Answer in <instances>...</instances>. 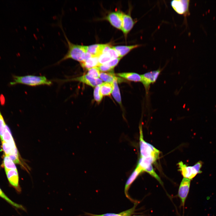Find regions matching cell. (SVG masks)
<instances>
[{"label": "cell", "mask_w": 216, "mask_h": 216, "mask_svg": "<svg viewBox=\"0 0 216 216\" xmlns=\"http://www.w3.org/2000/svg\"><path fill=\"white\" fill-rule=\"evenodd\" d=\"M67 42L68 50L67 53L58 62H60L68 59H72L82 63L92 57L86 51V46L75 44L71 42L64 32Z\"/></svg>", "instance_id": "6da1fadb"}, {"label": "cell", "mask_w": 216, "mask_h": 216, "mask_svg": "<svg viewBox=\"0 0 216 216\" xmlns=\"http://www.w3.org/2000/svg\"><path fill=\"white\" fill-rule=\"evenodd\" d=\"M139 129L140 157L149 160L152 164L154 163L158 159L160 152L144 140L141 124L140 125Z\"/></svg>", "instance_id": "7a4b0ae2"}, {"label": "cell", "mask_w": 216, "mask_h": 216, "mask_svg": "<svg viewBox=\"0 0 216 216\" xmlns=\"http://www.w3.org/2000/svg\"><path fill=\"white\" fill-rule=\"evenodd\" d=\"M13 81L10 85L20 84L29 86H35L41 85H50L52 82L44 76L28 75L24 76H14Z\"/></svg>", "instance_id": "3957f363"}, {"label": "cell", "mask_w": 216, "mask_h": 216, "mask_svg": "<svg viewBox=\"0 0 216 216\" xmlns=\"http://www.w3.org/2000/svg\"><path fill=\"white\" fill-rule=\"evenodd\" d=\"M162 69L159 68L156 70L152 71L141 75V82L145 88L146 94H148L150 85L154 83L161 72Z\"/></svg>", "instance_id": "277c9868"}, {"label": "cell", "mask_w": 216, "mask_h": 216, "mask_svg": "<svg viewBox=\"0 0 216 216\" xmlns=\"http://www.w3.org/2000/svg\"><path fill=\"white\" fill-rule=\"evenodd\" d=\"M189 0H174L171 2L173 10L178 14L185 16L190 15Z\"/></svg>", "instance_id": "5b68a950"}, {"label": "cell", "mask_w": 216, "mask_h": 216, "mask_svg": "<svg viewBox=\"0 0 216 216\" xmlns=\"http://www.w3.org/2000/svg\"><path fill=\"white\" fill-rule=\"evenodd\" d=\"M152 163L148 160L140 157L137 165L142 170L146 172L156 179L161 184L163 183L160 177L154 170L152 164Z\"/></svg>", "instance_id": "8992f818"}, {"label": "cell", "mask_w": 216, "mask_h": 216, "mask_svg": "<svg viewBox=\"0 0 216 216\" xmlns=\"http://www.w3.org/2000/svg\"><path fill=\"white\" fill-rule=\"evenodd\" d=\"M75 81L82 82L92 87H96L103 83L102 80L99 78H94L87 74L81 76L66 80L64 81Z\"/></svg>", "instance_id": "52a82bcc"}, {"label": "cell", "mask_w": 216, "mask_h": 216, "mask_svg": "<svg viewBox=\"0 0 216 216\" xmlns=\"http://www.w3.org/2000/svg\"><path fill=\"white\" fill-rule=\"evenodd\" d=\"M123 12L120 11L109 13L106 19L114 27L122 30V26Z\"/></svg>", "instance_id": "ba28073f"}, {"label": "cell", "mask_w": 216, "mask_h": 216, "mask_svg": "<svg viewBox=\"0 0 216 216\" xmlns=\"http://www.w3.org/2000/svg\"><path fill=\"white\" fill-rule=\"evenodd\" d=\"M190 183V180L184 178L179 186L178 196L181 200V204L183 207L189 192Z\"/></svg>", "instance_id": "9c48e42d"}, {"label": "cell", "mask_w": 216, "mask_h": 216, "mask_svg": "<svg viewBox=\"0 0 216 216\" xmlns=\"http://www.w3.org/2000/svg\"><path fill=\"white\" fill-rule=\"evenodd\" d=\"M5 172L10 184L17 193H21V189L19 184V176L17 170H7Z\"/></svg>", "instance_id": "30bf717a"}, {"label": "cell", "mask_w": 216, "mask_h": 216, "mask_svg": "<svg viewBox=\"0 0 216 216\" xmlns=\"http://www.w3.org/2000/svg\"><path fill=\"white\" fill-rule=\"evenodd\" d=\"M179 170L184 178L191 180L196 175L199 173L194 166H188L184 164L182 161H180L178 164Z\"/></svg>", "instance_id": "8fae6325"}, {"label": "cell", "mask_w": 216, "mask_h": 216, "mask_svg": "<svg viewBox=\"0 0 216 216\" xmlns=\"http://www.w3.org/2000/svg\"><path fill=\"white\" fill-rule=\"evenodd\" d=\"M123 23L122 30L124 34L127 35L132 29L136 21L134 20L130 15L123 13Z\"/></svg>", "instance_id": "7c38bea8"}, {"label": "cell", "mask_w": 216, "mask_h": 216, "mask_svg": "<svg viewBox=\"0 0 216 216\" xmlns=\"http://www.w3.org/2000/svg\"><path fill=\"white\" fill-rule=\"evenodd\" d=\"M143 172L142 169L137 165L135 170L127 179L124 188V193L126 197L129 198L128 190L132 183L141 172Z\"/></svg>", "instance_id": "4fadbf2b"}, {"label": "cell", "mask_w": 216, "mask_h": 216, "mask_svg": "<svg viewBox=\"0 0 216 216\" xmlns=\"http://www.w3.org/2000/svg\"><path fill=\"white\" fill-rule=\"evenodd\" d=\"M137 203H135L133 207L130 209L118 213H107L102 214H96L86 213V215L89 216H130L134 213Z\"/></svg>", "instance_id": "5bb4252c"}, {"label": "cell", "mask_w": 216, "mask_h": 216, "mask_svg": "<svg viewBox=\"0 0 216 216\" xmlns=\"http://www.w3.org/2000/svg\"><path fill=\"white\" fill-rule=\"evenodd\" d=\"M141 46L140 44H136L130 46H112L116 51L121 58L125 56L132 50Z\"/></svg>", "instance_id": "9a60e30c"}, {"label": "cell", "mask_w": 216, "mask_h": 216, "mask_svg": "<svg viewBox=\"0 0 216 216\" xmlns=\"http://www.w3.org/2000/svg\"><path fill=\"white\" fill-rule=\"evenodd\" d=\"M104 44H94L86 46L87 52L90 53L92 57H98L102 54Z\"/></svg>", "instance_id": "2e32d148"}, {"label": "cell", "mask_w": 216, "mask_h": 216, "mask_svg": "<svg viewBox=\"0 0 216 216\" xmlns=\"http://www.w3.org/2000/svg\"><path fill=\"white\" fill-rule=\"evenodd\" d=\"M99 77L102 80L109 83H112L115 81L119 83L123 81L122 79L116 76L112 73L101 72L100 73Z\"/></svg>", "instance_id": "e0dca14e"}, {"label": "cell", "mask_w": 216, "mask_h": 216, "mask_svg": "<svg viewBox=\"0 0 216 216\" xmlns=\"http://www.w3.org/2000/svg\"><path fill=\"white\" fill-rule=\"evenodd\" d=\"M117 76L134 82H141V75L134 72L122 73L116 74Z\"/></svg>", "instance_id": "ac0fdd59"}, {"label": "cell", "mask_w": 216, "mask_h": 216, "mask_svg": "<svg viewBox=\"0 0 216 216\" xmlns=\"http://www.w3.org/2000/svg\"><path fill=\"white\" fill-rule=\"evenodd\" d=\"M8 143L13 149L17 148L9 128L6 124L3 137V141Z\"/></svg>", "instance_id": "d6986e66"}, {"label": "cell", "mask_w": 216, "mask_h": 216, "mask_svg": "<svg viewBox=\"0 0 216 216\" xmlns=\"http://www.w3.org/2000/svg\"><path fill=\"white\" fill-rule=\"evenodd\" d=\"M98 57H92L84 62L80 63L82 68L86 70L97 67L99 65Z\"/></svg>", "instance_id": "ffe728a7"}, {"label": "cell", "mask_w": 216, "mask_h": 216, "mask_svg": "<svg viewBox=\"0 0 216 216\" xmlns=\"http://www.w3.org/2000/svg\"><path fill=\"white\" fill-rule=\"evenodd\" d=\"M113 87V83L105 82L100 85V92L103 96H109L112 93Z\"/></svg>", "instance_id": "44dd1931"}, {"label": "cell", "mask_w": 216, "mask_h": 216, "mask_svg": "<svg viewBox=\"0 0 216 216\" xmlns=\"http://www.w3.org/2000/svg\"><path fill=\"white\" fill-rule=\"evenodd\" d=\"M0 197L4 199L10 204L14 207L17 208L21 209L24 211H26L25 208L22 206L14 202L9 198L0 188Z\"/></svg>", "instance_id": "7402d4cb"}, {"label": "cell", "mask_w": 216, "mask_h": 216, "mask_svg": "<svg viewBox=\"0 0 216 216\" xmlns=\"http://www.w3.org/2000/svg\"><path fill=\"white\" fill-rule=\"evenodd\" d=\"M3 164L5 170H17L14 163L8 156H4Z\"/></svg>", "instance_id": "603a6c76"}, {"label": "cell", "mask_w": 216, "mask_h": 216, "mask_svg": "<svg viewBox=\"0 0 216 216\" xmlns=\"http://www.w3.org/2000/svg\"><path fill=\"white\" fill-rule=\"evenodd\" d=\"M117 82L116 81H115L113 82V87L112 93L115 99L119 104L121 105V97Z\"/></svg>", "instance_id": "cb8c5ba5"}, {"label": "cell", "mask_w": 216, "mask_h": 216, "mask_svg": "<svg viewBox=\"0 0 216 216\" xmlns=\"http://www.w3.org/2000/svg\"><path fill=\"white\" fill-rule=\"evenodd\" d=\"M103 96L100 92V85L95 87L94 91V97L95 100L98 103H100L102 99Z\"/></svg>", "instance_id": "d4e9b609"}, {"label": "cell", "mask_w": 216, "mask_h": 216, "mask_svg": "<svg viewBox=\"0 0 216 216\" xmlns=\"http://www.w3.org/2000/svg\"><path fill=\"white\" fill-rule=\"evenodd\" d=\"M112 59L107 53L102 54L98 57L99 66L106 64Z\"/></svg>", "instance_id": "484cf974"}, {"label": "cell", "mask_w": 216, "mask_h": 216, "mask_svg": "<svg viewBox=\"0 0 216 216\" xmlns=\"http://www.w3.org/2000/svg\"><path fill=\"white\" fill-rule=\"evenodd\" d=\"M6 125L3 116L0 111V138L2 141H3V136Z\"/></svg>", "instance_id": "4316f807"}, {"label": "cell", "mask_w": 216, "mask_h": 216, "mask_svg": "<svg viewBox=\"0 0 216 216\" xmlns=\"http://www.w3.org/2000/svg\"><path fill=\"white\" fill-rule=\"evenodd\" d=\"M100 73L99 70L96 67L88 69L87 74L93 78H99Z\"/></svg>", "instance_id": "83f0119b"}, {"label": "cell", "mask_w": 216, "mask_h": 216, "mask_svg": "<svg viewBox=\"0 0 216 216\" xmlns=\"http://www.w3.org/2000/svg\"><path fill=\"white\" fill-rule=\"evenodd\" d=\"M2 147L5 155L7 156H9L12 150L14 149H13L8 143L4 141H2Z\"/></svg>", "instance_id": "f1b7e54d"}, {"label": "cell", "mask_w": 216, "mask_h": 216, "mask_svg": "<svg viewBox=\"0 0 216 216\" xmlns=\"http://www.w3.org/2000/svg\"><path fill=\"white\" fill-rule=\"evenodd\" d=\"M105 53H107L112 59L120 57L117 52L112 46Z\"/></svg>", "instance_id": "f546056e"}, {"label": "cell", "mask_w": 216, "mask_h": 216, "mask_svg": "<svg viewBox=\"0 0 216 216\" xmlns=\"http://www.w3.org/2000/svg\"><path fill=\"white\" fill-rule=\"evenodd\" d=\"M97 67L99 71L103 72L111 71L113 69V68H111L106 64L100 65Z\"/></svg>", "instance_id": "4dcf8cb0"}, {"label": "cell", "mask_w": 216, "mask_h": 216, "mask_svg": "<svg viewBox=\"0 0 216 216\" xmlns=\"http://www.w3.org/2000/svg\"><path fill=\"white\" fill-rule=\"evenodd\" d=\"M122 58L119 57L112 59L107 63L105 64L111 68H113L119 62Z\"/></svg>", "instance_id": "1f68e13d"}, {"label": "cell", "mask_w": 216, "mask_h": 216, "mask_svg": "<svg viewBox=\"0 0 216 216\" xmlns=\"http://www.w3.org/2000/svg\"><path fill=\"white\" fill-rule=\"evenodd\" d=\"M130 216H140V215H131Z\"/></svg>", "instance_id": "d6a6232c"}]
</instances>
